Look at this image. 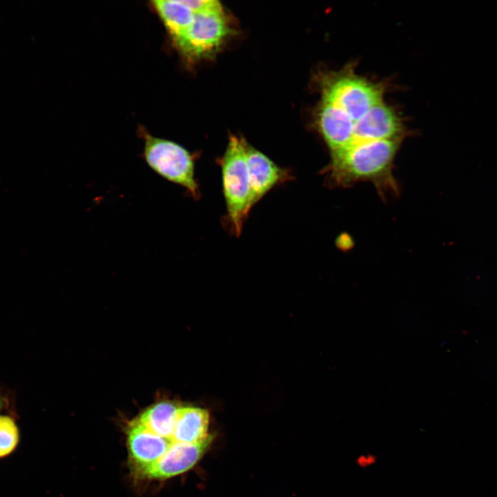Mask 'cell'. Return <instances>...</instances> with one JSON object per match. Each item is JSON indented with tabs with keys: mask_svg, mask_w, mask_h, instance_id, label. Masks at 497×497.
Returning <instances> with one entry per match:
<instances>
[{
	"mask_svg": "<svg viewBox=\"0 0 497 497\" xmlns=\"http://www.w3.org/2000/svg\"><path fill=\"white\" fill-rule=\"evenodd\" d=\"M402 139L379 140L349 146L330 155L322 171L332 186L348 187L360 182L372 183L382 196L397 194L393 162Z\"/></svg>",
	"mask_w": 497,
	"mask_h": 497,
	"instance_id": "obj_1",
	"label": "cell"
},
{
	"mask_svg": "<svg viewBox=\"0 0 497 497\" xmlns=\"http://www.w3.org/2000/svg\"><path fill=\"white\" fill-rule=\"evenodd\" d=\"M218 164L221 168L222 192L226 206L222 224L231 235L239 237L252 209L244 139L231 135Z\"/></svg>",
	"mask_w": 497,
	"mask_h": 497,
	"instance_id": "obj_2",
	"label": "cell"
},
{
	"mask_svg": "<svg viewBox=\"0 0 497 497\" xmlns=\"http://www.w3.org/2000/svg\"><path fill=\"white\" fill-rule=\"evenodd\" d=\"M144 138L143 157L151 170L167 181L184 188L193 199L201 192L195 177V159L188 150L173 141L147 132Z\"/></svg>",
	"mask_w": 497,
	"mask_h": 497,
	"instance_id": "obj_3",
	"label": "cell"
},
{
	"mask_svg": "<svg viewBox=\"0 0 497 497\" xmlns=\"http://www.w3.org/2000/svg\"><path fill=\"white\" fill-rule=\"evenodd\" d=\"M194 14L190 28L176 44L187 57L198 59L220 46L228 35V26L223 10Z\"/></svg>",
	"mask_w": 497,
	"mask_h": 497,
	"instance_id": "obj_4",
	"label": "cell"
},
{
	"mask_svg": "<svg viewBox=\"0 0 497 497\" xmlns=\"http://www.w3.org/2000/svg\"><path fill=\"white\" fill-rule=\"evenodd\" d=\"M253 208L273 188L293 179L292 171L280 167L244 139Z\"/></svg>",
	"mask_w": 497,
	"mask_h": 497,
	"instance_id": "obj_5",
	"label": "cell"
},
{
	"mask_svg": "<svg viewBox=\"0 0 497 497\" xmlns=\"http://www.w3.org/2000/svg\"><path fill=\"white\" fill-rule=\"evenodd\" d=\"M209 414L204 409L180 407L175 428V436L180 443H197L207 439Z\"/></svg>",
	"mask_w": 497,
	"mask_h": 497,
	"instance_id": "obj_6",
	"label": "cell"
},
{
	"mask_svg": "<svg viewBox=\"0 0 497 497\" xmlns=\"http://www.w3.org/2000/svg\"><path fill=\"white\" fill-rule=\"evenodd\" d=\"M153 6L177 43L190 28L194 13L184 0H157Z\"/></svg>",
	"mask_w": 497,
	"mask_h": 497,
	"instance_id": "obj_7",
	"label": "cell"
},
{
	"mask_svg": "<svg viewBox=\"0 0 497 497\" xmlns=\"http://www.w3.org/2000/svg\"><path fill=\"white\" fill-rule=\"evenodd\" d=\"M19 438L18 428L14 420L8 416H0V458L14 451Z\"/></svg>",
	"mask_w": 497,
	"mask_h": 497,
	"instance_id": "obj_8",
	"label": "cell"
},
{
	"mask_svg": "<svg viewBox=\"0 0 497 497\" xmlns=\"http://www.w3.org/2000/svg\"><path fill=\"white\" fill-rule=\"evenodd\" d=\"M194 14L221 10L222 6L215 0H184Z\"/></svg>",
	"mask_w": 497,
	"mask_h": 497,
	"instance_id": "obj_9",
	"label": "cell"
},
{
	"mask_svg": "<svg viewBox=\"0 0 497 497\" xmlns=\"http://www.w3.org/2000/svg\"><path fill=\"white\" fill-rule=\"evenodd\" d=\"M376 458L372 454H364L357 458V464L362 467H367L373 465Z\"/></svg>",
	"mask_w": 497,
	"mask_h": 497,
	"instance_id": "obj_10",
	"label": "cell"
},
{
	"mask_svg": "<svg viewBox=\"0 0 497 497\" xmlns=\"http://www.w3.org/2000/svg\"><path fill=\"white\" fill-rule=\"evenodd\" d=\"M6 403V398L0 393V411L5 407Z\"/></svg>",
	"mask_w": 497,
	"mask_h": 497,
	"instance_id": "obj_11",
	"label": "cell"
}]
</instances>
